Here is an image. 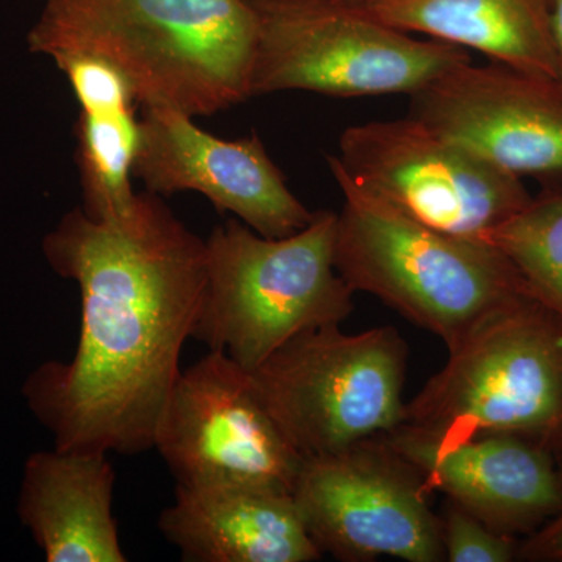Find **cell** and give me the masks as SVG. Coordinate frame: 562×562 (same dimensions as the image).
<instances>
[{"label": "cell", "mask_w": 562, "mask_h": 562, "mask_svg": "<svg viewBox=\"0 0 562 562\" xmlns=\"http://www.w3.org/2000/svg\"><path fill=\"white\" fill-rule=\"evenodd\" d=\"M44 257L80 291V336L69 362L33 371L22 392L55 449L133 457L154 449L209 279L205 239L161 201L95 221L81 206L43 241Z\"/></svg>", "instance_id": "obj_1"}, {"label": "cell", "mask_w": 562, "mask_h": 562, "mask_svg": "<svg viewBox=\"0 0 562 562\" xmlns=\"http://www.w3.org/2000/svg\"><path fill=\"white\" fill-rule=\"evenodd\" d=\"M32 54H87L131 81L140 106L211 116L250 99L247 0H44Z\"/></svg>", "instance_id": "obj_2"}, {"label": "cell", "mask_w": 562, "mask_h": 562, "mask_svg": "<svg viewBox=\"0 0 562 562\" xmlns=\"http://www.w3.org/2000/svg\"><path fill=\"white\" fill-rule=\"evenodd\" d=\"M327 161L344 195L336 271L355 292L375 295L447 347L494 310L530 295L491 243L428 227L355 183L333 155Z\"/></svg>", "instance_id": "obj_3"}, {"label": "cell", "mask_w": 562, "mask_h": 562, "mask_svg": "<svg viewBox=\"0 0 562 562\" xmlns=\"http://www.w3.org/2000/svg\"><path fill=\"white\" fill-rule=\"evenodd\" d=\"M338 214L314 211L284 238L228 220L206 241L209 279L192 338L254 371L294 336L341 325L353 297L335 266Z\"/></svg>", "instance_id": "obj_4"}, {"label": "cell", "mask_w": 562, "mask_h": 562, "mask_svg": "<svg viewBox=\"0 0 562 562\" xmlns=\"http://www.w3.org/2000/svg\"><path fill=\"white\" fill-rule=\"evenodd\" d=\"M402 425L432 441L522 436L562 457V319L522 295L447 347Z\"/></svg>", "instance_id": "obj_5"}, {"label": "cell", "mask_w": 562, "mask_h": 562, "mask_svg": "<svg viewBox=\"0 0 562 562\" xmlns=\"http://www.w3.org/2000/svg\"><path fill=\"white\" fill-rule=\"evenodd\" d=\"M255 14L250 98L308 91L333 98L408 94L472 61L414 38L344 0H247Z\"/></svg>", "instance_id": "obj_6"}, {"label": "cell", "mask_w": 562, "mask_h": 562, "mask_svg": "<svg viewBox=\"0 0 562 562\" xmlns=\"http://www.w3.org/2000/svg\"><path fill=\"white\" fill-rule=\"evenodd\" d=\"M408 347L394 327L294 336L250 371L261 402L302 458L338 452L405 420Z\"/></svg>", "instance_id": "obj_7"}, {"label": "cell", "mask_w": 562, "mask_h": 562, "mask_svg": "<svg viewBox=\"0 0 562 562\" xmlns=\"http://www.w3.org/2000/svg\"><path fill=\"white\" fill-rule=\"evenodd\" d=\"M335 160L355 183L406 216L487 241L532 195L524 180L412 116L350 125Z\"/></svg>", "instance_id": "obj_8"}, {"label": "cell", "mask_w": 562, "mask_h": 562, "mask_svg": "<svg viewBox=\"0 0 562 562\" xmlns=\"http://www.w3.org/2000/svg\"><path fill=\"white\" fill-rule=\"evenodd\" d=\"M431 491L386 436L303 458L292 498L312 541L335 560L371 562L390 557L442 562L441 519Z\"/></svg>", "instance_id": "obj_9"}, {"label": "cell", "mask_w": 562, "mask_h": 562, "mask_svg": "<svg viewBox=\"0 0 562 562\" xmlns=\"http://www.w3.org/2000/svg\"><path fill=\"white\" fill-rule=\"evenodd\" d=\"M154 449L180 486H258L290 492L302 454L266 409L244 369L222 351L181 369Z\"/></svg>", "instance_id": "obj_10"}, {"label": "cell", "mask_w": 562, "mask_h": 562, "mask_svg": "<svg viewBox=\"0 0 562 562\" xmlns=\"http://www.w3.org/2000/svg\"><path fill=\"white\" fill-rule=\"evenodd\" d=\"M408 116L520 177L562 180V80L501 63L447 70Z\"/></svg>", "instance_id": "obj_11"}, {"label": "cell", "mask_w": 562, "mask_h": 562, "mask_svg": "<svg viewBox=\"0 0 562 562\" xmlns=\"http://www.w3.org/2000/svg\"><path fill=\"white\" fill-rule=\"evenodd\" d=\"M133 176L160 198L199 192L214 209L235 214L266 238L290 236L314 216L290 190L257 135L217 138L171 106H143Z\"/></svg>", "instance_id": "obj_12"}, {"label": "cell", "mask_w": 562, "mask_h": 562, "mask_svg": "<svg viewBox=\"0 0 562 562\" xmlns=\"http://www.w3.org/2000/svg\"><path fill=\"white\" fill-rule=\"evenodd\" d=\"M384 436L428 490L501 535L527 538L561 512L560 460L541 443L506 432L438 442L405 425Z\"/></svg>", "instance_id": "obj_13"}, {"label": "cell", "mask_w": 562, "mask_h": 562, "mask_svg": "<svg viewBox=\"0 0 562 562\" xmlns=\"http://www.w3.org/2000/svg\"><path fill=\"white\" fill-rule=\"evenodd\" d=\"M158 530L184 562H314L321 550L290 492L258 486H180Z\"/></svg>", "instance_id": "obj_14"}, {"label": "cell", "mask_w": 562, "mask_h": 562, "mask_svg": "<svg viewBox=\"0 0 562 562\" xmlns=\"http://www.w3.org/2000/svg\"><path fill=\"white\" fill-rule=\"evenodd\" d=\"M114 483L109 453L55 449L29 458L18 513L47 561H127L113 516Z\"/></svg>", "instance_id": "obj_15"}, {"label": "cell", "mask_w": 562, "mask_h": 562, "mask_svg": "<svg viewBox=\"0 0 562 562\" xmlns=\"http://www.w3.org/2000/svg\"><path fill=\"white\" fill-rule=\"evenodd\" d=\"M79 102L76 161L83 205L95 221H113L132 210L133 166L138 155L139 102L131 81L109 61L87 54L52 57Z\"/></svg>", "instance_id": "obj_16"}, {"label": "cell", "mask_w": 562, "mask_h": 562, "mask_svg": "<svg viewBox=\"0 0 562 562\" xmlns=\"http://www.w3.org/2000/svg\"><path fill=\"white\" fill-rule=\"evenodd\" d=\"M349 3L398 31L476 50L509 68L561 79L553 41V0H357Z\"/></svg>", "instance_id": "obj_17"}, {"label": "cell", "mask_w": 562, "mask_h": 562, "mask_svg": "<svg viewBox=\"0 0 562 562\" xmlns=\"http://www.w3.org/2000/svg\"><path fill=\"white\" fill-rule=\"evenodd\" d=\"M487 243L512 261L528 294L562 319V190L532 198Z\"/></svg>", "instance_id": "obj_18"}, {"label": "cell", "mask_w": 562, "mask_h": 562, "mask_svg": "<svg viewBox=\"0 0 562 562\" xmlns=\"http://www.w3.org/2000/svg\"><path fill=\"white\" fill-rule=\"evenodd\" d=\"M441 519L443 558L450 562L519 560V539L492 530L482 520L447 501Z\"/></svg>", "instance_id": "obj_19"}, {"label": "cell", "mask_w": 562, "mask_h": 562, "mask_svg": "<svg viewBox=\"0 0 562 562\" xmlns=\"http://www.w3.org/2000/svg\"><path fill=\"white\" fill-rule=\"evenodd\" d=\"M519 560L562 562V508L538 531L520 541Z\"/></svg>", "instance_id": "obj_20"}, {"label": "cell", "mask_w": 562, "mask_h": 562, "mask_svg": "<svg viewBox=\"0 0 562 562\" xmlns=\"http://www.w3.org/2000/svg\"><path fill=\"white\" fill-rule=\"evenodd\" d=\"M553 41L562 79V0H553Z\"/></svg>", "instance_id": "obj_21"}, {"label": "cell", "mask_w": 562, "mask_h": 562, "mask_svg": "<svg viewBox=\"0 0 562 562\" xmlns=\"http://www.w3.org/2000/svg\"><path fill=\"white\" fill-rule=\"evenodd\" d=\"M560 472H561V476H562V457H561V460H560Z\"/></svg>", "instance_id": "obj_22"}, {"label": "cell", "mask_w": 562, "mask_h": 562, "mask_svg": "<svg viewBox=\"0 0 562 562\" xmlns=\"http://www.w3.org/2000/svg\"><path fill=\"white\" fill-rule=\"evenodd\" d=\"M344 2H357V0H344Z\"/></svg>", "instance_id": "obj_23"}]
</instances>
